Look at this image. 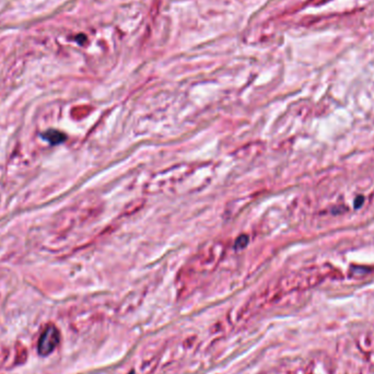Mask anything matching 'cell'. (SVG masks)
Instances as JSON below:
<instances>
[{
	"label": "cell",
	"mask_w": 374,
	"mask_h": 374,
	"mask_svg": "<svg viewBox=\"0 0 374 374\" xmlns=\"http://www.w3.org/2000/svg\"><path fill=\"white\" fill-rule=\"evenodd\" d=\"M59 332L54 325H47L39 336L38 342V350L40 355L51 354L59 344Z\"/></svg>",
	"instance_id": "cell-1"
},
{
	"label": "cell",
	"mask_w": 374,
	"mask_h": 374,
	"mask_svg": "<svg viewBox=\"0 0 374 374\" xmlns=\"http://www.w3.org/2000/svg\"><path fill=\"white\" fill-rule=\"evenodd\" d=\"M45 138L48 139V141H51L52 143H58L65 139V137L62 136V134L55 132V130H51V132L45 134Z\"/></svg>",
	"instance_id": "cell-2"
},
{
	"label": "cell",
	"mask_w": 374,
	"mask_h": 374,
	"mask_svg": "<svg viewBox=\"0 0 374 374\" xmlns=\"http://www.w3.org/2000/svg\"><path fill=\"white\" fill-rule=\"evenodd\" d=\"M7 355H8V351L0 347V366H1V364L4 362V360L7 359Z\"/></svg>",
	"instance_id": "cell-3"
},
{
	"label": "cell",
	"mask_w": 374,
	"mask_h": 374,
	"mask_svg": "<svg viewBox=\"0 0 374 374\" xmlns=\"http://www.w3.org/2000/svg\"><path fill=\"white\" fill-rule=\"evenodd\" d=\"M363 200H364V198L362 196H359V200L358 199L354 200V207H355V208H358V207L361 206Z\"/></svg>",
	"instance_id": "cell-4"
}]
</instances>
